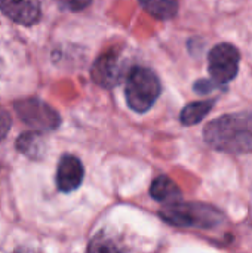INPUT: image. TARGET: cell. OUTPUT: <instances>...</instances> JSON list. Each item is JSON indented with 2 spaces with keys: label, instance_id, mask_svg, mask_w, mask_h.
<instances>
[{
  "label": "cell",
  "instance_id": "1",
  "mask_svg": "<svg viewBox=\"0 0 252 253\" xmlns=\"http://www.w3.org/2000/svg\"><path fill=\"white\" fill-rule=\"evenodd\" d=\"M208 145L223 153H251L252 113H236L221 116L203 129Z\"/></svg>",
  "mask_w": 252,
  "mask_h": 253
},
{
  "label": "cell",
  "instance_id": "2",
  "mask_svg": "<svg viewBox=\"0 0 252 253\" xmlns=\"http://www.w3.org/2000/svg\"><path fill=\"white\" fill-rule=\"evenodd\" d=\"M160 216L165 222L183 227V228H201L211 230L223 222V213L211 205L205 203H175L166 205L160 211Z\"/></svg>",
  "mask_w": 252,
  "mask_h": 253
},
{
  "label": "cell",
  "instance_id": "3",
  "mask_svg": "<svg viewBox=\"0 0 252 253\" xmlns=\"http://www.w3.org/2000/svg\"><path fill=\"white\" fill-rule=\"evenodd\" d=\"M160 82L154 71L146 67H134L126 79L125 96L128 105L137 113L150 110L160 95Z\"/></svg>",
  "mask_w": 252,
  "mask_h": 253
},
{
  "label": "cell",
  "instance_id": "4",
  "mask_svg": "<svg viewBox=\"0 0 252 253\" xmlns=\"http://www.w3.org/2000/svg\"><path fill=\"white\" fill-rule=\"evenodd\" d=\"M13 107L19 119L37 132L55 130L61 123L59 114L42 99H22L15 102Z\"/></svg>",
  "mask_w": 252,
  "mask_h": 253
},
{
  "label": "cell",
  "instance_id": "5",
  "mask_svg": "<svg viewBox=\"0 0 252 253\" xmlns=\"http://www.w3.org/2000/svg\"><path fill=\"white\" fill-rule=\"evenodd\" d=\"M239 61L241 55L233 44L220 43L208 55V71L217 83L227 84L236 77Z\"/></svg>",
  "mask_w": 252,
  "mask_h": 253
},
{
  "label": "cell",
  "instance_id": "6",
  "mask_svg": "<svg viewBox=\"0 0 252 253\" xmlns=\"http://www.w3.org/2000/svg\"><path fill=\"white\" fill-rule=\"evenodd\" d=\"M92 80L104 89H111L119 83L120 61L116 52H107L101 55L92 65Z\"/></svg>",
  "mask_w": 252,
  "mask_h": 253
},
{
  "label": "cell",
  "instance_id": "7",
  "mask_svg": "<svg viewBox=\"0 0 252 253\" xmlns=\"http://www.w3.org/2000/svg\"><path fill=\"white\" fill-rule=\"evenodd\" d=\"M0 10L13 22L33 25L40 18L39 0H0Z\"/></svg>",
  "mask_w": 252,
  "mask_h": 253
},
{
  "label": "cell",
  "instance_id": "8",
  "mask_svg": "<svg viewBox=\"0 0 252 253\" xmlns=\"http://www.w3.org/2000/svg\"><path fill=\"white\" fill-rule=\"evenodd\" d=\"M83 165L76 156H64L58 163V172H56V184L58 188L62 193L74 191L80 187L83 181Z\"/></svg>",
  "mask_w": 252,
  "mask_h": 253
},
{
  "label": "cell",
  "instance_id": "9",
  "mask_svg": "<svg viewBox=\"0 0 252 253\" xmlns=\"http://www.w3.org/2000/svg\"><path fill=\"white\" fill-rule=\"evenodd\" d=\"M150 194L154 200H157L163 205H169V203H175V202L181 200V190L171 178H168L165 175H162L153 181Z\"/></svg>",
  "mask_w": 252,
  "mask_h": 253
},
{
  "label": "cell",
  "instance_id": "10",
  "mask_svg": "<svg viewBox=\"0 0 252 253\" xmlns=\"http://www.w3.org/2000/svg\"><path fill=\"white\" fill-rule=\"evenodd\" d=\"M214 105H215V99L192 102V104H189V105H186L183 108L181 116H180V120L186 126L196 125V123H199L201 120H203L209 114V111L212 110Z\"/></svg>",
  "mask_w": 252,
  "mask_h": 253
},
{
  "label": "cell",
  "instance_id": "11",
  "mask_svg": "<svg viewBox=\"0 0 252 253\" xmlns=\"http://www.w3.org/2000/svg\"><path fill=\"white\" fill-rule=\"evenodd\" d=\"M143 9L157 19H171L178 12V0H138Z\"/></svg>",
  "mask_w": 252,
  "mask_h": 253
},
{
  "label": "cell",
  "instance_id": "12",
  "mask_svg": "<svg viewBox=\"0 0 252 253\" xmlns=\"http://www.w3.org/2000/svg\"><path fill=\"white\" fill-rule=\"evenodd\" d=\"M16 148H18L22 154H25V156H28V157H31V159H34V160H37V159H40V157L43 156V153H45V142H43L42 136H40L37 132H34V133L28 132V133H22V135L18 138V141H16Z\"/></svg>",
  "mask_w": 252,
  "mask_h": 253
},
{
  "label": "cell",
  "instance_id": "13",
  "mask_svg": "<svg viewBox=\"0 0 252 253\" xmlns=\"http://www.w3.org/2000/svg\"><path fill=\"white\" fill-rule=\"evenodd\" d=\"M61 9L70 10V12H79L83 10L91 4L92 0H55Z\"/></svg>",
  "mask_w": 252,
  "mask_h": 253
},
{
  "label": "cell",
  "instance_id": "14",
  "mask_svg": "<svg viewBox=\"0 0 252 253\" xmlns=\"http://www.w3.org/2000/svg\"><path fill=\"white\" fill-rule=\"evenodd\" d=\"M218 86H221L220 83H217L214 79L209 80V79H202V80H198L195 83V92L199 93V95H206L209 92H212L214 89H217Z\"/></svg>",
  "mask_w": 252,
  "mask_h": 253
},
{
  "label": "cell",
  "instance_id": "15",
  "mask_svg": "<svg viewBox=\"0 0 252 253\" xmlns=\"http://www.w3.org/2000/svg\"><path fill=\"white\" fill-rule=\"evenodd\" d=\"M9 129H10V116L4 108L0 107V141L6 138Z\"/></svg>",
  "mask_w": 252,
  "mask_h": 253
},
{
  "label": "cell",
  "instance_id": "16",
  "mask_svg": "<svg viewBox=\"0 0 252 253\" xmlns=\"http://www.w3.org/2000/svg\"><path fill=\"white\" fill-rule=\"evenodd\" d=\"M1 73H3V61L0 58V77H1Z\"/></svg>",
  "mask_w": 252,
  "mask_h": 253
}]
</instances>
